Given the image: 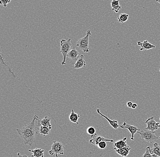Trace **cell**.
Segmentation results:
<instances>
[{
    "label": "cell",
    "instance_id": "obj_1",
    "mask_svg": "<svg viewBox=\"0 0 160 157\" xmlns=\"http://www.w3.org/2000/svg\"><path fill=\"white\" fill-rule=\"evenodd\" d=\"M39 118L37 115H35L31 123L26 125L17 131L23 141L25 145L32 146L34 143L35 138L38 133L39 132L38 126V124H36V121H38Z\"/></svg>",
    "mask_w": 160,
    "mask_h": 157
},
{
    "label": "cell",
    "instance_id": "obj_2",
    "mask_svg": "<svg viewBox=\"0 0 160 157\" xmlns=\"http://www.w3.org/2000/svg\"><path fill=\"white\" fill-rule=\"evenodd\" d=\"M91 31L88 30L85 37L80 39L77 42V47L84 52L88 53L90 52L89 37H91Z\"/></svg>",
    "mask_w": 160,
    "mask_h": 157
},
{
    "label": "cell",
    "instance_id": "obj_3",
    "mask_svg": "<svg viewBox=\"0 0 160 157\" xmlns=\"http://www.w3.org/2000/svg\"><path fill=\"white\" fill-rule=\"evenodd\" d=\"M71 38L69 39L68 40L65 39L62 40L60 42L61 44V51L60 52L62 55L63 57V60L62 62V65H66V59H67V56L68 54L71 51V47H72V44L71 43Z\"/></svg>",
    "mask_w": 160,
    "mask_h": 157
},
{
    "label": "cell",
    "instance_id": "obj_4",
    "mask_svg": "<svg viewBox=\"0 0 160 157\" xmlns=\"http://www.w3.org/2000/svg\"><path fill=\"white\" fill-rule=\"evenodd\" d=\"M137 133L139 134L142 139L145 140L148 142L153 144L154 142L158 140L159 138L155 135V132L149 130H143L138 131Z\"/></svg>",
    "mask_w": 160,
    "mask_h": 157
},
{
    "label": "cell",
    "instance_id": "obj_5",
    "mask_svg": "<svg viewBox=\"0 0 160 157\" xmlns=\"http://www.w3.org/2000/svg\"><path fill=\"white\" fill-rule=\"evenodd\" d=\"M64 146L62 143L54 141L53 144L51 147V150L49 151V154L52 156L55 155L56 157H58V155L64 154Z\"/></svg>",
    "mask_w": 160,
    "mask_h": 157
},
{
    "label": "cell",
    "instance_id": "obj_6",
    "mask_svg": "<svg viewBox=\"0 0 160 157\" xmlns=\"http://www.w3.org/2000/svg\"><path fill=\"white\" fill-rule=\"evenodd\" d=\"M154 117L148 118L145 123L147 124V127L145 130H149L155 132L160 128V123L157 122L154 120Z\"/></svg>",
    "mask_w": 160,
    "mask_h": 157
},
{
    "label": "cell",
    "instance_id": "obj_7",
    "mask_svg": "<svg viewBox=\"0 0 160 157\" xmlns=\"http://www.w3.org/2000/svg\"><path fill=\"white\" fill-rule=\"evenodd\" d=\"M102 141L110 142H113L114 140H113L106 139L103 136L98 135L97 134L91 135V139L90 140V143L95 145H98V144Z\"/></svg>",
    "mask_w": 160,
    "mask_h": 157
},
{
    "label": "cell",
    "instance_id": "obj_8",
    "mask_svg": "<svg viewBox=\"0 0 160 157\" xmlns=\"http://www.w3.org/2000/svg\"><path fill=\"white\" fill-rule=\"evenodd\" d=\"M79 55L80 53L78 51L73 47L68 54L67 57L71 60V63L74 66L76 62L79 57Z\"/></svg>",
    "mask_w": 160,
    "mask_h": 157
},
{
    "label": "cell",
    "instance_id": "obj_9",
    "mask_svg": "<svg viewBox=\"0 0 160 157\" xmlns=\"http://www.w3.org/2000/svg\"><path fill=\"white\" fill-rule=\"evenodd\" d=\"M120 128L122 129H128L130 133L132 135V137L131 138V140H134V135L138 131H139L140 130L137 127L135 126L132 125H129L126 122H124L123 124L122 125H120Z\"/></svg>",
    "mask_w": 160,
    "mask_h": 157
},
{
    "label": "cell",
    "instance_id": "obj_10",
    "mask_svg": "<svg viewBox=\"0 0 160 157\" xmlns=\"http://www.w3.org/2000/svg\"><path fill=\"white\" fill-rule=\"evenodd\" d=\"M138 46H140L141 47L140 48V51H143L146 50L152 49H155L156 47L154 45L152 44L149 42L148 41H144L143 42H138Z\"/></svg>",
    "mask_w": 160,
    "mask_h": 157
},
{
    "label": "cell",
    "instance_id": "obj_11",
    "mask_svg": "<svg viewBox=\"0 0 160 157\" xmlns=\"http://www.w3.org/2000/svg\"><path fill=\"white\" fill-rule=\"evenodd\" d=\"M97 111L98 114H99V115H101L103 117L105 118V119L108 121V122L109 123L110 125L112 126V127L114 128L115 130H117V129L119 128V125L118 123V121L115 120H110L109 118H108V117L104 115H103V114L101 112L100 109H97Z\"/></svg>",
    "mask_w": 160,
    "mask_h": 157
},
{
    "label": "cell",
    "instance_id": "obj_12",
    "mask_svg": "<svg viewBox=\"0 0 160 157\" xmlns=\"http://www.w3.org/2000/svg\"><path fill=\"white\" fill-rule=\"evenodd\" d=\"M127 138H124L122 140H118L115 142L113 145L115 150L125 147L127 145Z\"/></svg>",
    "mask_w": 160,
    "mask_h": 157
},
{
    "label": "cell",
    "instance_id": "obj_13",
    "mask_svg": "<svg viewBox=\"0 0 160 157\" xmlns=\"http://www.w3.org/2000/svg\"><path fill=\"white\" fill-rule=\"evenodd\" d=\"M86 66V63L85 62L84 56L83 55H81L78 59L76 64L74 65L75 69H79L85 67Z\"/></svg>",
    "mask_w": 160,
    "mask_h": 157
},
{
    "label": "cell",
    "instance_id": "obj_14",
    "mask_svg": "<svg viewBox=\"0 0 160 157\" xmlns=\"http://www.w3.org/2000/svg\"><path fill=\"white\" fill-rule=\"evenodd\" d=\"M131 148L127 145L125 147L116 150V152L122 157H126L129 154Z\"/></svg>",
    "mask_w": 160,
    "mask_h": 157
},
{
    "label": "cell",
    "instance_id": "obj_15",
    "mask_svg": "<svg viewBox=\"0 0 160 157\" xmlns=\"http://www.w3.org/2000/svg\"><path fill=\"white\" fill-rule=\"evenodd\" d=\"M51 118L47 116H45L42 120H39L38 121V124L39 126L42 125L52 129V126L51 124Z\"/></svg>",
    "mask_w": 160,
    "mask_h": 157
},
{
    "label": "cell",
    "instance_id": "obj_16",
    "mask_svg": "<svg viewBox=\"0 0 160 157\" xmlns=\"http://www.w3.org/2000/svg\"><path fill=\"white\" fill-rule=\"evenodd\" d=\"M30 152L32 153V157H44V150L41 149H36L33 150H29Z\"/></svg>",
    "mask_w": 160,
    "mask_h": 157
},
{
    "label": "cell",
    "instance_id": "obj_17",
    "mask_svg": "<svg viewBox=\"0 0 160 157\" xmlns=\"http://www.w3.org/2000/svg\"><path fill=\"white\" fill-rule=\"evenodd\" d=\"M112 10L115 12L118 13L119 11L122 9V7L119 4V0H112L111 3Z\"/></svg>",
    "mask_w": 160,
    "mask_h": 157
},
{
    "label": "cell",
    "instance_id": "obj_18",
    "mask_svg": "<svg viewBox=\"0 0 160 157\" xmlns=\"http://www.w3.org/2000/svg\"><path fill=\"white\" fill-rule=\"evenodd\" d=\"M80 117H81V115L75 113L74 110H72V112H71L69 117V119L72 122L76 123V124L78 125L79 123L78 122V120Z\"/></svg>",
    "mask_w": 160,
    "mask_h": 157
},
{
    "label": "cell",
    "instance_id": "obj_19",
    "mask_svg": "<svg viewBox=\"0 0 160 157\" xmlns=\"http://www.w3.org/2000/svg\"><path fill=\"white\" fill-rule=\"evenodd\" d=\"M40 128L39 129V131L40 134L43 136L48 135H49L51 130H52L51 128L48 127L44 126L42 125H40Z\"/></svg>",
    "mask_w": 160,
    "mask_h": 157
},
{
    "label": "cell",
    "instance_id": "obj_20",
    "mask_svg": "<svg viewBox=\"0 0 160 157\" xmlns=\"http://www.w3.org/2000/svg\"><path fill=\"white\" fill-rule=\"evenodd\" d=\"M150 152L152 154L156 155L157 156L160 157V146L158 143H155L153 145V147L151 149Z\"/></svg>",
    "mask_w": 160,
    "mask_h": 157
},
{
    "label": "cell",
    "instance_id": "obj_21",
    "mask_svg": "<svg viewBox=\"0 0 160 157\" xmlns=\"http://www.w3.org/2000/svg\"><path fill=\"white\" fill-rule=\"evenodd\" d=\"M129 17V16L128 14H121L118 16V22L122 23H124L128 21Z\"/></svg>",
    "mask_w": 160,
    "mask_h": 157
},
{
    "label": "cell",
    "instance_id": "obj_22",
    "mask_svg": "<svg viewBox=\"0 0 160 157\" xmlns=\"http://www.w3.org/2000/svg\"><path fill=\"white\" fill-rule=\"evenodd\" d=\"M150 146H148V147L146 148V152H145V154L144 155H143L142 157H157V155L154 154H151L150 152V150H151V148Z\"/></svg>",
    "mask_w": 160,
    "mask_h": 157
},
{
    "label": "cell",
    "instance_id": "obj_23",
    "mask_svg": "<svg viewBox=\"0 0 160 157\" xmlns=\"http://www.w3.org/2000/svg\"><path fill=\"white\" fill-rule=\"evenodd\" d=\"M87 133L91 135H94L96 134V129L93 127H89L87 129Z\"/></svg>",
    "mask_w": 160,
    "mask_h": 157
},
{
    "label": "cell",
    "instance_id": "obj_24",
    "mask_svg": "<svg viewBox=\"0 0 160 157\" xmlns=\"http://www.w3.org/2000/svg\"><path fill=\"white\" fill-rule=\"evenodd\" d=\"M97 146L98 147L99 149H102V150H103L107 147V143L105 141H102L101 142L99 143L98 144Z\"/></svg>",
    "mask_w": 160,
    "mask_h": 157
},
{
    "label": "cell",
    "instance_id": "obj_25",
    "mask_svg": "<svg viewBox=\"0 0 160 157\" xmlns=\"http://www.w3.org/2000/svg\"><path fill=\"white\" fill-rule=\"evenodd\" d=\"M12 0H0V4L4 7H6L8 4L10 3Z\"/></svg>",
    "mask_w": 160,
    "mask_h": 157
},
{
    "label": "cell",
    "instance_id": "obj_26",
    "mask_svg": "<svg viewBox=\"0 0 160 157\" xmlns=\"http://www.w3.org/2000/svg\"><path fill=\"white\" fill-rule=\"evenodd\" d=\"M1 60H2V63L3 64H4V65H5V66H6L7 67H8V68L9 71L11 73V74H12L13 76H14L15 77V76L14 75V74L13 73V72L12 71V70H11V69L8 66H7V65H6V64L5 63L3 59L2 56V54H1Z\"/></svg>",
    "mask_w": 160,
    "mask_h": 157
},
{
    "label": "cell",
    "instance_id": "obj_27",
    "mask_svg": "<svg viewBox=\"0 0 160 157\" xmlns=\"http://www.w3.org/2000/svg\"><path fill=\"white\" fill-rule=\"evenodd\" d=\"M133 103H132V102L129 101L127 103V106H128V107L129 108H132V106Z\"/></svg>",
    "mask_w": 160,
    "mask_h": 157
},
{
    "label": "cell",
    "instance_id": "obj_28",
    "mask_svg": "<svg viewBox=\"0 0 160 157\" xmlns=\"http://www.w3.org/2000/svg\"><path fill=\"white\" fill-rule=\"evenodd\" d=\"M138 107V105L136 103L133 104L132 106V108L133 109H136V108Z\"/></svg>",
    "mask_w": 160,
    "mask_h": 157
},
{
    "label": "cell",
    "instance_id": "obj_29",
    "mask_svg": "<svg viewBox=\"0 0 160 157\" xmlns=\"http://www.w3.org/2000/svg\"><path fill=\"white\" fill-rule=\"evenodd\" d=\"M18 157H29L28 156L26 155H21L19 153H18Z\"/></svg>",
    "mask_w": 160,
    "mask_h": 157
},
{
    "label": "cell",
    "instance_id": "obj_30",
    "mask_svg": "<svg viewBox=\"0 0 160 157\" xmlns=\"http://www.w3.org/2000/svg\"><path fill=\"white\" fill-rule=\"evenodd\" d=\"M156 2H158L160 4V0H156Z\"/></svg>",
    "mask_w": 160,
    "mask_h": 157
},
{
    "label": "cell",
    "instance_id": "obj_31",
    "mask_svg": "<svg viewBox=\"0 0 160 157\" xmlns=\"http://www.w3.org/2000/svg\"><path fill=\"white\" fill-rule=\"evenodd\" d=\"M159 139H160V137H159Z\"/></svg>",
    "mask_w": 160,
    "mask_h": 157
},
{
    "label": "cell",
    "instance_id": "obj_32",
    "mask_svg": "<svg viewBox=\"0 0 160 157\" xmlns=\"http://www.w3.org/2000/svg\"><path fill=\"white\" fill-rule=\"evenodd\" d=\"M159 71H160V70H159Z\"/></svg>",
    "mask_w": 160,
    "mask_h": 157
},
{
    "label": "cell",
    "instance_id": "obj_33",
    "mask_svg": "<svg viewBox=\"0 0 160 157\" xmlns=\"http://www.w3.org/2000/svg\"></svg>",
    "mask_w": 160,
    "mask_h": 157
}]
</instances>
